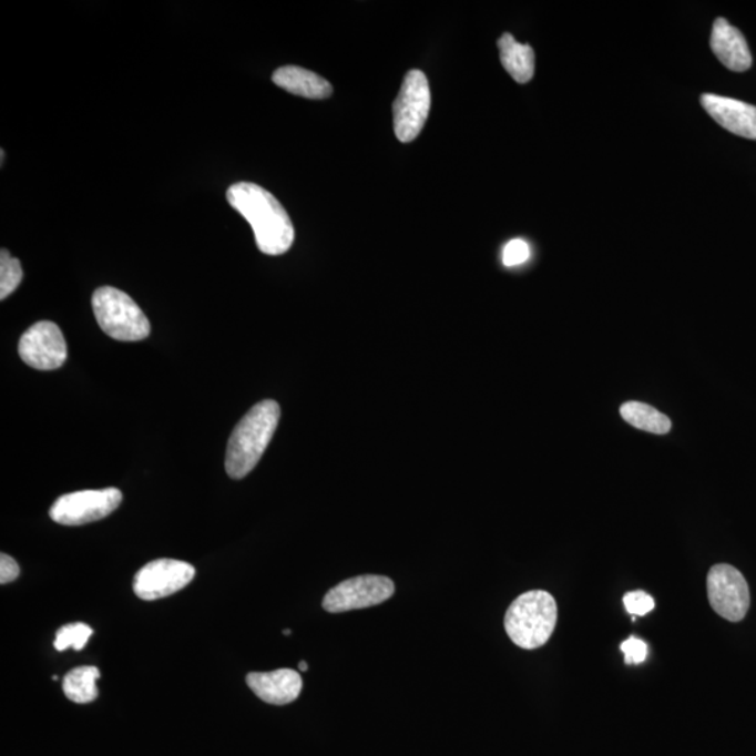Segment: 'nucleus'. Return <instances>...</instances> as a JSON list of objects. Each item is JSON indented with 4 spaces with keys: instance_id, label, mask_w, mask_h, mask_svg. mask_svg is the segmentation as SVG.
Instances as JSON below:
<instances>
[{
    "instance_id": "nucleus-3",
    "label": "nucleus",
    "mask_w": 756,
    "mask_h": 756,
    "mask_svg": "<svg viewBox=\"0 0 756 756\" xmlns=\"http://www.w3.org/2000/svg\"><path fill=\"white\" fill-rule=\"evenodd\" d=\"M556 622V601L542 590L521 594L511 603L504 616L510 641L525 651L544 646L555 631Z\"/></svg>"
},
{
    "instance_id": "nucleus-14",
    "label": "nucleus",
    "mask_w": 756,
    "mask_h": 756,
    "mask_svg": "<svg viewBox=\"0 0 756 756\" xmlns=\"http://www.w3.org/2000/svg\"><path fill=\"white\" fill-rule=\"evenodd\" d=\"M273 80L276 86L300 98L323 100L333 94V86L328 80L299 67L279 68L275 71Z\"/></svg>"
},
{
    "instance_id": "nucleus-13",
    "label": "nucleus",
    "mask_w": 756,
    "mask_h": 756,
    "mask_svg": "<svg viewBox=\"0 0 756 756\" xmlns=\"http://www.w3.org/2000/svg\"><path fill=\"white\" fill-rule=\"evenodd\" d=\"M711 47L718 61L733 72L742 73L753 67L747 40L726 19H717L713 24Z\"/></svg>"
},
{
    "instance_id": "nucleus-15",
    "label": "nucleus",
    "mask_w": 756,
    "mask_h": 756,
    "mask_svg": "<svg viewBox=\"0 0 756 756\" xmlns=\"http://www.w3.org/2000/svg\"><path fill=\"white\" fill-rule=\"evenodd\" d=\"M500 62L515 82L529 83L535 72V53L529 44H520L505 33L498 41Z\"/></svg>"
},
{
    "instance_id": "nucleus-10",
    "label": "nucleus",
    "mask_w": 756,
    "mask_h": 756,
    "mask_svg": "<svg viewBox=\"0 0 756 756\" xmlns=\"http://www.w3.org/2000/svg\"><path fill=\"white\" fill-rule=\"evenodd\" d=\"M19 354L33 369L57 370L67 361V340L57 324L40 321L20 338Z\"/></svg>"
},
{
    "instance_id": "nucleus-8",
    "label": "nucleus",
    "mask_w": 756,
    "mask_h": 756,
    "mask_svg": "<svg viewBox=\"0 0 756 756\" xmlns=\"http://www.w3.org/2000/svg\"><path fill=\"white\" fill-rule=\"evenodd\" d=\"M396 585L392 580L376 574H367L335 585L324 597V610L331 614L370 609L392 597Z\"/></svg>"
},
{
    "instance_id": "nucleus-12",
    "label": "nucleus",
    "mask_w": 756,
    "mask_h": 756,
    "mask_svg": "<svg viewBox=\"0 0 756 756\" xmlns=\"http://www.w3.org/2000/svg\"><path fill=\"white\" fill-rule=\"evenodd\" d=\"M247 685L266 704L282 706L292 704L300 696L303 680L297 671L280 668L248 674Z\"/></svg>"
},
{
    "instance_id": "nucleus-24",
    "label": "nucleus",
    "mask_w": 756,
    "mask_h": 756,
    "mask_svg": "<svg viewBox=\"0 0 756 756\" xmlns=\"http://www.w3.org/2000/svg\"><path fill=\"white\" fill-rule=\"evenodd\" d=\"M299 668H300V671H307V670H308L307 663H306V662H300Z\"/></svg>"
},
{
    "instance_id": "nucleus-16",
    "label": "nucleus",
    "mask_w": 756,
    "mask_h": 756,
    "mask_svg": "<svg viewBox=\"0 0 756 756\" xmlns=\"http://www.w3.org/2000/svg\"><path fill=\"white\" fill-rule=\"evenodd\" d=\"M621 417L633 428L648 431L653 435H667L673 423L668 417L656 408L643 402H625L621 407Z\"/></svg>"
},
{
    "instance_id": "nucleus-22",
    "label": "nucleus",
    "mask_w": 756,
    "mask_h": 756,
    "mask_svg": "<svg viewBox=\"0 0 756 756\" xmlns=\"http://www.w3.org/2000/svg\"><path fill=\"white\" fill-rule=\"evenodd\" d=\"M621 651L625 654L627 665H637L647 658L648 646L641 638L630 637L621 644Z\"/></svg>"
},
{
    "instance_id": "nucleus-17",
    "label": "nucleus",
    "mask_w": 756,
    "mask_h": 756,
    "mask_svg": "<svg viewBox=\"0 0 756 756\" xmlns=\"http://www.w3.org/2000/svg\"><path fill=\"white\" fill-rule=\"evenodd\" d=\"M100 678V671L95 667H78L65 675L63 678V692L69 701L74 704H90L98 699L99 689L98 681Z\"/></svg>"
},
{
    "instance_id": "nucleus-21",
    "label": "nucleus",
    "mask_w": 756,
    "mask_h": 756,
    "mask_svg": "<svg viewBox=\"0 0 756 756\" xmlns=\"http://www.w3.org/2000/svg\"><path fill=\"white\" fill-rule=\"evenodd\" d=\"M624 604L627 612L633 616H643L654 610V600L644 591H632L624 597Z\"/></svg>"
},
{
    "instance_id": "nucleus-7",
    "label": "nucleus",
    "mask_w": 756,
    "mask_h": 756,
    "mask_svg": "<svg viewBox=\"0 0 756 756\" xmlns=\"http://www.w3.org/2000/svg\"><path fill=\"white\" fill-rule=\"evenodd\" d=\"M707 597L713 611L731 622L743 621L749 610L747 580L731 564H716L707 574Z\"/></svg>"
},
{
    "instance_id": "nucleus-2",
    "label": "nucleus",
    "mask_w": 756,
    "mask_h": 756,
    "mask_svg": "<svg viewBox=\"0 0 756 756\" xmlns=\"http://www.w3.org/2000/svg\"><path fill=\"white\" fill-rule=\"evenodd\" d=\"M280 419V407L273 399L255 405L239 420L228 439L226 471L233 479H243L257 467L266 447L273 440Z\"/></svg>"
},
{
    "instance_id": "nucleus-23",
    "label": "nucleus",
    "mask_w": 756,
    "mask_h": 756,
    "mask_svg": "<svg viewBox=\"0 0 756 756\" xmlns=\"http://www.w3.org/2000/svg\"><path fill=\"white\" fill-rule=\"evenodd\" d=\"M20 574L19 564L14 562L12 556L2 553L0 556V583L8 584L18 579Z\"/></svg>"
},
{
    "instance_id": "nucleus-5",
    "label": "nucleus",
    "mask_w": 756,
    "mask_h": 756,
    "mask_svg": "<svg viewBox=\"0 0 756 756\" xmlns=\"http://www.w3.org/2000/svg\"><path fill=\"white\" fill-rule=\"evenodd\" d=\"M431 95L423 72L409 71L392 105L394 131L399 141L409 143L419 136L428 120Z\"/></svg>"
},
{
    "instance_id": "nucleus-4",
    "label": "nucleus",
    "mask_w": 756,
    "mask_h": 756,
    "mask_svg": "<svg viewBox=\"0 0 756 756\" xmlns=\"http://www.w3.org/2000/svg\"><path fill=\"white\" fill-rule=\"evenodd\" d=\"M92 303L95 319L109 337L121 343H137L151 334L145 313L126 293L103 286L94 292Z\"/></svg>"
},
{
    "instance_id": "nucleus-1",
    "label": "nucleus",
    "mask_w": 756,
    "mask_h": 756,
    "mask_svg": "<svg viewBox=\"0 0 756 756\" xmlns=\"http://www.w3.org/2000/svg\"><path fill=\"white\" fill-rule=\"evenodd\" d=\"M227 201L252 225L260 253L282 255L295 242V227L280 202L263 186L253 183L233 184Z\"/></svg>"
},
{
    "instance_id": "nucleus-18",
    "label": "nucleus",
    "mask_w": 756,
    "mask_h": 756,
    "mask_svg": "<svg viewBox=\"0 0 756 756\" xmlns=\"http://www.w3.org/2000/svg\"><path fill=\"white\" fill-rule=\"evenodd\" d=\"M23 279V269L20 260L10 255L8 249H2L0 254V300L7 299L18 289Z\"/></svg>"
},
{
    "instance_id": "nucleus-9",
    "label": "nucleus",
    "mask_w": 756,
    "mask_h": 756,
    "mask_svg": "<svg viewBox=\"0 0 756 756\" xmlns=\"http://www.w3.org/2000/svg\"><path fill=\"white\" fill-rule=\"evenodd\" d=\"M193 564L175 559H157L143 566L133 579V591L145 601L166 599L193 582Z\"/></svg>"
},
{
    "instance_id": "nucleus-20",
    "label": "nucleus",
    "mask_w": 756,
    "mask_h": 756,
    "mask_svg": "<svg viewBox=\"0 0 756 756\" xmlns=\"http://www.w3.org/2000/svg\"><path fill=\"white\" fill-rule=\"evenodd\" d=\"M530 254V246L524 239H511L503 249V264L509 268L524 264L529 260Z\"/></svg>"
},
{
    "instance_id": "nucleus-6",
    "label": "nucleus",
    "mask_w": 756,
    "mask_h": 756,
    "mask_svg": "<svg viewBox=\"0 0 756 756\" xmlns=\"http://www.w3.org/2000/svg\"><path fill=\"white\" fill-rule=\"evenodd\" d=\"M122 493L116 488L63 494L53 503L50 515L62 525H83L103 520L120 508Z\"/></svg>"
},
{
    "instance_id": "nucleus-19",
    "label": "nucleus",
    "mask_w": 756,
    "mask_h": 756,
    "mask_svg": "<svg viewBox=\"0 0 756 756\" xmlns=\"http://www.w3.org/2000/svg\"><path fill=\"white\" fill-rule=\"evenodd\" d=\"M93 630L86 624H69L62 626L60 631L57 632L55 646L58 652H65L69 647H73L74 651H82L86 646L89 638L92 637Z\"/></svg>"
},
{
    "instance_id": "nucleus-25",
    "label": "nucleus",
    "mask_w": 756,
    "mask_h": 756,
    "mask_svg": "<svg viewBox=\"0 0 756 756\" xmlns=\"http://www.w3.org/2000/svg\"><path fill=\"white\" fill-rule=\"evenodd\" d=\"M290 633H292V632H290L289 630H285V631H284V635H286V636H289Z\"/></svg>"
},
{
    "instance_id": "nucleus-11",
    "label": "nucleus",
    "mask_w": 756,
    "mask_h": 756,
    "mask_svg": "<svg viewBox=\"0 0 756 756\" xmlns=\"http://www.w3.org/2000/svg\"><path fill=\"white\" fill-rule=\"evenodd\" d=\"M701 103L707 114L722 125L724 130L756 141V106L731 98L716 94H704Z\"/></svg>"
}]
</instances>
